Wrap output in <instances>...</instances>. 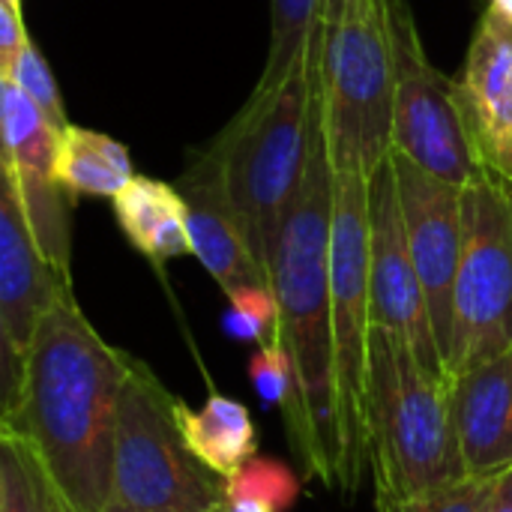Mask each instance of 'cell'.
Wrapping results in <instances>:
<instances>
[{"mask_svg":"<svg viewBox=\"0 0 512 512\" xmlns=\"http://www.w3.org/2000/svg\"><path fill=\"white\" fill-rule=\"evenodd\" d=\"M129 360L96 333L69 291L39 321L21 378L3 399L0 429L33 444L75 512L108 504Z\"/></svg>","mask_w":512,"mask_h":512,"instance_id":"6da1fadb","label":"cell"},{"mask_svg":"<svg viewBox=\"0 0 512 512\" xmlns=\"http://www.w3.org/2000/svg\"><path fill=\"white\" fill-rule=\"evenodd\" d=\"M336 171L318 132L300 195L288 207L270 246L267 270L279 303V342L291 354L303 420L309 477L336 489V345L330 306V234H333Z\"/></svg>","mask_w":512,"mask_h":512,"instance_id":"7a4b0ae2","label":"cell"},{"mask_svg":"<svg viewBox=\"0 0 512 512\" xmlns=\"http://www.w3.org/2000/svg\"><path fill=\"white\" fill-rule=\"evenodd\" d=\"M318 39L282 84L252 90L207 147L264 264L288 207L300 195L321 132Z\"/></svg>","mask_w":512,"mask_h":512,"instance_id":"3957f363","label":"cell"},{"mask_svg":"<svg viewBox=\"0 0 512 512\" xmlns=\"http://www.w3.org/2000/svg\"><path fill=\"white\" fill-rule=\"evenodd\" d=\"M366 450L375 507L399 504L465 477L450 378L429 372L414 351L381 327L369 333Z\"/></svg>","mask_w":512,"mask_h":512,"instance_id":"277c9868","label":"cell"},{"mask_svg":"<svg viewBox=\"0 0 512 512\" xmlns=\"http://www.w3.org/2000/svg\"><path fill=\"white\" fill-rule=\"evenodd\" d=\"M396 57L390 0H345L318 39L321 135L336 174L375 177L393 153Z\"/></svg>","mask_w":512,"mask_h":512,"instance_id":"5b68a950","label":"cell"},{"mask_svg":"<svg viewBox=\"0 0 512 512\" xmlns=\"http://www.w3.org/2000/svg\"><path fill=\"white\" fill-rule=\"evenodd\" d=\"M225 495L228 480L210 471L180 432L177 396L132 357L120 393L105 512H213Z\"/></svg>","mask_w":512,"mask_h":512,"instance_id":"8992f818","label":"cell"},{"mask_svg":"<svg viewBox=\"0 0 512 512\" xmlns=\"http://www.w3.org/2000/svg\"><path fill=\"white\" fill-rule=\"evenodd\" d=\"M330 306L336 345V492L354 495L369 465L366 363L372 333V213L369 177L336 174L330 234Z\"/></svg>","mask_w":512,"mask_h":512,"instance_id":"52a82bcc","label":"cell"},{"mask_svg":"<svg viewBox=\"0 0 512 512\" xmlns=\"http://www.w3.org/2000/svg\"><path fill=\"white\" fill-rule=\"evenodd\" d=\"M465 243L453 291L450 378L512 351V186L483 171L462 189Z\"/></svg>","mask_w":512,"mask_h":512,"instance_id":"ba28073f","label":"cell"},{"mask_svg":"<svg viewBox=\"0 0 512 512\" xmlns=\"http://www.w3.org/2000/svg\"><path fill=\"white\" fill-rule=\"evenodd\" d=\"M390 27L396 57L393 150L465 189L486 168L465 117L459 81L444 75L426 54L408 0H390Z\"/></svg>","mask_w":512,"mask_h":512,"instance_id":"9c48e42d","label":"cell"},{"mask_svg":"<svg viewBox=\"0 0 512 512\" xmlns=\"http://www.w3.org/2000/svg\"><path fill=\"white\" fill-rule=\"evenodd\" d=\"M0 180L15 192L36 246L72 285V207L75 198L63 189L54 171L60 132L45 114L9 81L0 78Z\"/></svg>","mask_w":512,"mask_h":512,"instance_id":"30bf717a","label":"cell"},{"mask_svg":"<svg viewBox=\"0 0 512 512\" xmlns=\"http://www.w3.org/2000/svg\"><path fill=\"white\" fill-rule=\"evenodd\" d=\"M390 165L396 177L408 249L426 291L435 339L447 363L453 339V291L465 243L462 186L423 171L417 162L396 150L390 153Z\"/></svg>","mask_w":512,"mask_h":512,"instance_id":"8fae6325","label":"cell"},{"mask_svg":"<svg viewBox=\"0 0 512 512\" xmlns=\"http://www.w3.org/2000/svg\"><path fill=\"white\" fill-rule=\"evenodd\" d=\"M372 213V327L405 342L414 357L435 375L450 378L441 345L435 339L423 282L417 276L390 159L369 180Z\"/></svg>","mask_w":512,"mask_h":512,"instance_id":"7c38bea8","label":"cell"},{"mask_svg":"<svg viewBox=\"0 0 512 512\" xmlns=\"http://www.w3.org/2000/svg\"><path fill=\"white\" fill-rule=\"evenodd\" d=\"M72 285L48 264L24 219L15 192L0 180V351H3V399L12 396L21 363L48 309L69 294Z\"/></svg>","mask_w":512,"mask_h":512,"instance_id":"4fadbf2b","label":"cell"},{"mask_svg":"<svg viewBox=\"0 0 512 512\" xmlns=\"http://www.w3.org/2000/svg\"><path fill=\"white\" fill-rule=\"evenodd\" d=\"M174 183L186 201L192 255L222 294L231 297L243 288H270V270L261 261L243 216L228 198L210 150L189 153V162Z\"/></svg>","mask_w":512,"mask_h":512,"instance_id":"5bb4252c","label":"cell"},{"mask_svg":"<svg viewBox=\"0 0 512 512\" xmlns=\"http://www.w3.org/2000/svg\"><path fill=\"white\" fill-rule=\"evenodd\" d=\"M459 96L483 168L512 186V21L492 6L471 33Z\"/></svg>","mask_w":512,"mask_h":512,"instance_id":"9a60e30c","label":"cell"},{"mask_svg":"<svg viewBox=\"0 0 512 512\" xmlns=\"http://www.w3.org/2000/svg\"><path fill=\"white\" fill-rule=\"evenodd\" d=\"M450 408L465 477H501L512 468V351L456 372Z\"/></svg>","mask_w":512,"mask_h":512,"instance_id":"2e32d148","label":"cell"},{"mask_svg":"<svg viewBox=\"0 0 512 512\" xmlns=\"http://www.w3.org/2000/svg\"><path fill=\"white\" fill-rule=\"evenodd\" d=\"M123 237L153 264L192 255L186 201L177 183L135 177L117 198H111Z\"/></svg>","mask_w":512,"mask_h":512,"instance_id":"e0dca14e","label":"cell"},{"mask_svg":"<svg viewBox=\"0 0 512 512\" xmlns=\"http://www.w3.org/2000/svg\"><path fill=\"white\" fill-rule=\"evenodd\" d=\"M177 423L189 450L225 480H231L252 456H258L252 414L237 399L213 393L198 411L177 399Z\"/></svg>","mask_w":512,"mask_h":512,"instance_id":"ac0fdd59","label":"cell"},{"mask_svg":"<svg viewBox=\"0 0 512 512\" xmlns=\"http://www.w3.org/2000/svg\"><path fill=\"white\" fill-rule=\"evenodd\" d=\"M54 171L72 198H117L138 177L126 144L75 123L57 138Z\"/></svg>","mask_w":512,"mask_h":512,"instance_id":"d6986e66","label":"cell"},{"mask_svg":"<svg viewBox=\"0 0 512 512\" xmlns=\"http://www.w3.org/2000/svg\"><path fill=\"white\" fill-rule=\"evenodd\" d=\"M0 512H75L33 444L0 429Z\"/></svg>","mask_w":512,"mask_h":512,"instance_id":"ffe728a7","label":"cell"},{"mask_svg":"<svg viewBox=\"0 0 512 512\" xmlns=\"http://www.w3.org/2000/svg\"><path fill=\"white\" fill-rule=\"evenodd\" d=\"M321 36V0H270V48L255 90L282 84Z\"/></svg>","mask_w":512,"mask_h":512,"instance_id":"44dd1931","label":"cell"},{"mask_svg":"<svg viewBox=\"0 0 512 512\" xmlns=\"http://www.w3.org/2000/svg\"><path fill=\"white\" fill-rule=\"evenodd\" d=\"M300 498L294 471L270 456H252L231 480L225 495L228 512H285Z\"/></svg>","mask_w":512,"mask_h":512,"instance_id":"7402d4cb","label":"cell"},{"mask_svg":"<svg viewBox=\"0 0 512 512\" xmlns=\"http://www.w3.org/2000/svg\"><path fill=\"white\" fill-rule=\"evenodd\" d=\"M0 78H9L45 114V120L57 132H63L69 126V117H66V108H63V96H60V87L54 81V72H51L48 60L42 57V51L33 45V39L6 66H0Z\"/></svg>","mask_w":512,"mask_h":512,"instance_id":"603a6c76","label":"cell"},{"mask_svg":"<svg viewBox=\"0 0 512 512\" xmlns=\"http://www.w3.org/2000/svg\"><path fill=\"white\" fill-rule=\"evenodd\" d=\"M501 477H462L426 495L378 507V512H489Z\"/></svg>","mask_w":512,"mask_h":512,"instance_id":"cb8c5ba5","label":"cell"},{"mask_svg":"<svg viewBox=\"0 0 512 512\" xmlns=\"http://www.w3.org/2000/svg\"><path fill=\"white\" fill-rule=\"evenodd\" d=\"M225 330L234 339L270 345L279 336V303L273 288H243L228 297Z\"/></svg>","mask_w":512,"mask_h":512,"instance_id":"d4e9b609","label":"cell"},{"mask_svg":"<svg viewBox=\"0 0 512 512\" xmlns=\"http://www.w3.org/2000/svg\"><path fill=\"white\" fill-rule=\"evenodd\" d=\"M27 42L30 36L24 27V9H15L0 0V66H6Z\"/></svg>","mask_w":512,"mask_h":512,"instance_id":"484cf974","label":"cell"},{"mask_svg":"<svg viewBox=\"0 0 512 512\" xmlns=\"http://www.w3.org/2000/svg\"><path fill=\"white\" fill-rule=\"evenodd\" d=\"M342 9H345V0H321V33L339 21Z\"/></svg>","mask_w":512,"mask_h":512,"instance_id":"4316f807","label":"cell"},{"mask_svg":"<svg viewBox=\"0 0 512 512\" xmlns=\"http://www.w3.org/2000/svg\"><path fill=\"white\" fill-rule=\"evenodd\" d=\"M501 504H507L512 507V468H507L504 474H501V480H498V495H495Z\"/></svg>","mask_w":512,"mask_h":512,"instance_id":"83f0119b","label":"cell"},{"mask_svg":"<svg viewBox=\"0 0 512 512\" xmlns=\"http://www.w3.org/2000/svg\"><path fill=\"white\" fill-rule=\"evenodd\" d=\"M492 9H498L507 21H512V0H489Z\"/></svg>","mask_w":512,"mask_h":512,"instance_id":"f1b7e54d","label":"cell"},{"mask_svg":"<svg viewBox=\"0 0 512 512\" xmlns=\"http://www.w3.org/2000/svg\"><path fill=\"white\" fill-rule=\"evenodd\" d=\"M489 512H512V507H507V504H501L498 498H495V504H492V510Z\"/></svg>","mask_w":512,"mask_h":512,"instance_id":"f546056e","label":"cell"},{"mask_svg":"<svg viewBox=\"0 0 512 512\" xmlns=\"http://www.w3.org/2000/svg\"><path fill=\"white\" fill-rule=\"evenodd\" d=\"M9 6H15V9H21V0H6Z\"/></svg>","mask_w":512,"mask_h":512,"instance_id":"4dcf8cb0","label":"cell"},{"mask_svg":"<svg viewBox=\"0 0 512 512\" xmlns=\"http://www.w3.org/2000/svg\"><path fill=\"white\" fill-rule=\"evenodd\" d=\"M213 512H228V510H225V504H219V507H216V510H213Z\"/></svg>","mask_w":512,"mask_h":512,"instance_id":"1f68e13d","label":"cell"}]
</instances>
